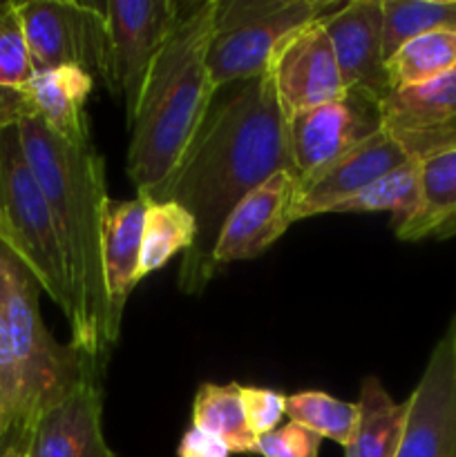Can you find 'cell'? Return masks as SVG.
<instances>
[{
  "mask_svg": "<svg viewBox=\"0 0 456 457\" xmlns=\"http://www.w3.org/2000/svg\"><path fill=\"white\" fill-rule=\"evenodd\" d=\"M407 161H410L407 152L384 129H380L376 137L367 138L356 150L335 161L326 172L300 187L295 221L317 214H331L344 201L353 199L358 192Z\"/></svg>",
  "mask_w": 456,
  "mask_h": 457,
  "instance_id": "cell-16",
  "label": "cell"
},
{
  "mask_svg": "<svg viewBox=\"0 0 456 457\" xmlns=\"http://www.w3.org/2000/svg\"><path fill=\"white\" fill-rule=\"evenodd\" d=\"M300 201V177L282 170L250 190L219 232L213 262L222 268L232 262H246L266 253L295 223Z\"/></svg>",
  "mask_w": 456,
  "mask_h": 457,
  "instance_id": "cell-12",
  "label": "cell"
},
{
  "mask_svg": "<svg viewBox=\"0 0 456 457\" xmlns=\"http://www.w3.org/2000/svg\"><path fill=\"white\" fill-rule=\"evenodd\" d=\"M420 201V161L410 159L396 170L380 177L353 199L344 201L331 214L389 212L392 230H401L416 214Z\"/></svg>",
  "mask_w": 456,
  "mask_h": 457,
  "instance_id": "cell-23",
  "label": "cell"
},
{
  "mask_svg": "<svg viewBox=\"0 0 456 457\" xmlns=\"http://www.w3.org/2000/svg\"><path fill=\"white\" fill-rule=\"evenodd\" d=\"M106 12L110 29V92L123 98L130 128L148 74L182 16V4L174 0H107Z\"/></svg>",
  "mask_w": 456,
  "mask_h": 457,
  "instance_id": "cell-8",
  "label": "cell"
},
{
  "mask_svg": "<svg viewBox=\"0 0 456 457\" xmlns=\"http://www.w3.org/2000/svg\"><path fill=\"white\" fill-rule=\"evenodd\" d=\"M190 420V427L219 437L231 453L246 455L258 451L259 437L250 431L246 420L240 384H201L195 393Z\"/></svg>",
  "mask_w": 456,
  "mask_h": 457,
  "instance_id": "cell-21",
  "label": "cell"
},
{
  "mask_svg": "<svg viewBox=\"0 0 456 457\" xmlns=\"http://www.w3.org/2000/svg\"><path fill=\"white\" fill-rule=\"evenodd\" d=\"M396 457H456V311L405 402Z\"/></svg>",
  "mask_w": 456,
  "mask_h": 457,
  "instance_id": "cell-10",
  "label": "cell"
},
{
  "mask_svg": "<svg viewBox=\"0 0 456 457\" xmlns=\"http://www.w3.org/2000/svg\"><path fill=\"white\" fill-rule=\"evenodd\" d=\"M383 129L407 152L423 161L456 147V70L429 83L392 89L380 101Z\"/></svg>",
  "mask_w": 456,
  "mask_h": 457,
  "instance_id": "cell-11",
  "label": "cell"
},
{
  "mask_svg": "<svg viewBox=\"0 0 456 457\" xmlns=\"http://www.w3.org/2000/svg\"><path fill=\"white\" fill-rule=\"evenodd\" d=\"M148 196L137 195L128 201L110 199L106 214V235H103V270L106 290L114 324L121 328L125 303L139 284V257H141L143 221H146Z\"/></svg>",
  "mask_w": 456,
  "mask_h": 457,
  "instance_id": "cell-17",
  "label": "cell"
},
{
  "mask_svg": "<svg viewBox=\"0 0 456 457\" xmlns=\"http://www.w3.org/2000/svg\"><path fill=\"white\" fill-rule=\"evenodd\" d=\"M215 12L217 0L182 4V16L143 85L125 170L137 195L150 201H159L215 94L208 70Z\"/></svg>",
  "mask_w": 456,
  "mask_h": 457,
  "instance_id": "cell-3",
  "label": "cell"
},
{
  "mask_svg": "<svg viewBox=\"0 0 456 457\" xmlns=\"http://www.w3.org/2000/svg\"><path fill=\"white\" fill-rule=\"evenodd\" d=\"M286 418L316 436L349 446L358 427V402H342L325 391H298L286 395Z\"/></svg>",
  "mask_w": 456,
  "mask_h": 457,
  "instance_id": "cell-26",
  "label": "cell"
},
{
  "mask_svg": "<svg viewBox=\"0 0 456 457\" xmlns=\"http://www.w3.org/2000/svg\"><path fill=\"white\" fill-rule=\"evenodd\" d=\"M383 129L380 103L347 92L340 101L289 116V152L300 187Z\"/></svg>",
  "mask_w": 456,
  "mask_h": 457,
  "instance_id": "cell-9",
  "label": "cell"
},
{
  "mask_svg": "<svg viewBox=\"0 0 456 457\" xmlns=\"http://www.w3.org/2000/svg\"><path fill=\"white\" fill-rule=\"evenodd\" d=\"M456 232V147L420 161V201L414 217L393 235L420 241Z\"/></svg>",
  "mask_w": 456,
  "mask_h": 457,
  "instance_id": "cell-19",
  "label": "cell"
},
{
  "mask_svg": "<svg viewBox=\"0 0 456 457\" xmlns=\"http://www.w3.org/2000/svg\"><path fill=\"white\" fill-rule=\"evenodd\" d=\"M232 453L219 437L190 427L179 442L177 457H231Z\"/></svg>",
  "mask_w": 456,
  "mask_h": 457,
  "instance_id": "cell-30",
  "label": "cell"
},
{
  "mask_svg": "<svg viewBox=\"0 0 456 457\" xmlns=\"http://www.w3.org/2000/svg\"><path fill=\"white\" fill-rule=\"evenodd\" d=\"M384 58L418 36L432 31L456 34V0H380Z\"/></svg>",
  "mask_w": 456,
  "mask_h": 457,
  "instance_id": "cell-24",
  "label": "cell"
},
{
  "mask_svg": "<svg viewBox=\"0 0 456 457\" xmlns=\"http://www.w3.org/2000/svg\"><path fill=\"white\" fill-rule=\"evenodd\" d=\"M0 239L67 315L70 290L61 241L43 190L27 163L18 123L0 125Z\"/></svg>",
  "mask_w": 456,
  "mask_h": 457,
  "instance_id": "cell-5",
  "label": "cell"
},
{
  "mask_svg": "<svg viewBox=\"0 0 456 457\" xmlns=\"http://www.w3.org/2000/svg\"><path fill=\"white\" fill-rule=\"evenodd\" d=\"M282 170H293L289 119L271 67L262 76L222 85L159 201H174L197 223L195 245L183 254L179 290L199 295L213 279L215 245L224 223L250 190Z\"/></svg>",
  "mask_w": 456,
  "mask_h": 457,
  "instance_id": "cell-1",
  "label": "cell"
},
{
  "mask_svg": "<svg viewBox=\"0 0 456 457\" xmlns=\"http://www.w3.org/2000/svg\"><path fill=\"white\" fill-rule=\"evenodd\" d=\"M34 76L16 3H0V87H22Z\"/></svg>",
  "mask_w": 456,
  "mask_h": 457,
  "instance_id": "cell-27",
  "label": "cell"
},
{
  "mask_svg": "<svg viewBox=\"0 0 456 457\" xmlns=\"http://www.w3.org/2000/svg\"><path fill=\"white\" fill-rule=\"evenodd\" d=\"M197 223L186 208L174 201H152L143 221L141 257L137 279L161 270L174 254H186L195 245Z\"/></svg>",
  "mask_w": 456,
  "mask_h": 457,
  "instance_id": "cell-22",
  "label": "cell"
},
{
  "mask_svg": "<svg viewBox=\"0 0 456 457\" xmlns=\"http://www.w3.org/2000/svg\"><path fill=\"white\" fill-rule=\"evenodd\" d=\"M335 7L326 0H217L208 45L215 89L262 76L291 34Z\"/></svg>",
  "mask_w": 456,
  "mask_h": 457,
  "instance_id": "cell-6",
  "label": "cell"
},
{
  "mask_svg": "<svg viewBox=\"0 0 456 457\" xmlns=\"http://www.w3.org/2000/svg\"><path fill=\"white\" fill-rule=\"evenodd\" d=\"M405 402L398 404L376 375L360 384L358 427L353 440L344 446V457H396L405 431Z\"/></svg>",
  "mask_w": 456,
  "mask_h": 457,
  "instance_id": "cell-20",
  "label": "cell"
},
{
  "mask_svg": "<svg viewBox=\"0 0 456 457\" xmlns=\"http://www.w3.org/2000/svg\"><path fill=\"white\" fill-rule=\"evenodd\" d=\"M16 7L34 71L79 67L112 87L106 3L22 0Z\"/></svg>",
  "mask_w": 456,
  "mask_h": 457,
  "instance_id": "cell-7",
  "label": "cell"
},
{
  "mask_svg": "<svg viewBox=\"0 0 456 457\" xmlns=\"http://www.w3.org/2000/svg\"><path fill=\"white\" fill-rule=\"evenodd\" d=\"M0 457H25V451H22L21 446H9Z\"/></svg>",
  "mask_w": 456,
  "mask_h": 457,
  "instance_id": "cell-31",
  "label": "cell"
},
{
  "mask_svg": "<svg viewBox=\"0 0 456 457\" xmlns=\"http://www.w3.org/2000/svg\"><path fill=\"white\" fill-rule=\"evenodd\" d=\"M0 288L12 333L13 355L21 375V428L18 446L22 449L31 424L54 402L83 382L89 373L101 370L72 344L63 346L45 326L40 315V284L30 268L0 239Z\"/></svg>",
  "mask_w": 456,
  "mask_h": 457,
  "instance_id": "cell-4",
  "label": "cell"
},
{
  "mask_svg": "<svg viewBox=\"0 0 456 457\" xmlns=\"http://www.w3.org/2000/svg\"><path fill=\"white\" fill-rule=\"evenodd\" d=\"M456 70V34L432 31L402 45L387 58V74L392 89L414 87L429 83Z\"/></svg>",
  "mask_w": 456,
  "mask_h": 457,
  "instance_id": "cell-25",
  "label": "cell"
},
{
  "mask_svg": "<svg viewBox=\"0 0 456 457\" xmlns=\"http://www.w3.org/2000/svg\"><path fill=\"white\" fill-rule=\"evenodd\" d=\"M27 163L43 190L67 270L72 346L92 360L110 355L121 328L114 324L103 270L107 196L106 161L92 138L70 143L38 116L18 120Z\"/></svg>",
  "mask_w": 456,
  "mask_h": 457,
  "instance_id": "cell-2",
  "label": "cell"
},
{
  "mask_svg": "<svg viewBox=\"0 0 456 457\" xmlns=\"http://www.w3.org/2000/svg\"><path fill=\"white\" fill-rule=\"evenodd\" d=\"M347 92L380 103L389 92L380 0H351L322 16Z\"/></svg>",
  "mask_w": 456,
  "mask_h": 457,
  "instance_id": "cell-14",
  "label": "cell"
},
{
  "mask_svg": "<svg viewBox=\"0 0 456 457\" xmlns=\"http://www.w3.org/2000/svg\"><path fill=\"white\" fill-rule=\"evenodd\" d=\"M94 370L31 424L25 457H119L103 436V393Z\"/></svg>",
  "mask_w": 456,
  "mask_h": 457,
  "instance_id": "cell-15",
  "label": "cell"
},
{
  "mask_svg": "<svg viewBox=\"0 0 456 457\" xmlns=\"http://www.w3.org/2000/svg\"><path fill=\"white\" fill-rule=\"evenodd\" d=\"M241 404L250 431L258 437L268 436L282 427L286 415V395L262 386H241Z\"/></svg>",
  "mask_w": 456,
  "mask_h": 457,
  "instance_id": "cell-28",
  "label": "cell"
},
{
  "mask_svg": "<svg viewBox=\"0 0 456 457\" xmlns=\"http://www.w3.org/2000/svg\"><path fill=\"white\" fill-rule=\"evenodd\" d=\"M322 437L295 422L282 424L277 431L258 440L255 455L262 457H317Z\"/></svg>",
  "mask_w": 456,
  "mask_h": 457,
  "instance_id": "cell-29",
  "label": "cell"
},
{
  "mask_svg": "<svg viewBox=\"0 0 456 457\" xmlns=\"http://www.w3.org/2000/svg\"><path fill=\"white\" fill-rule=\"evenodd\" d=\"M94 79L79 67L34 71L30 83L21 87L30 116H38L54 134L70 143L89 138L88 98Z\"/></svg>",
  "mask_w": 456,
  "mask_h": 457,
  "instance_id": "cell-18",
  "label": "cell"
},
{
  "mask_svg": "<svg viewBox=\"0 0 456 457\" xmlns=\"http://www.w3.org/2000/svg\"><path fill=\"white\" fill-rule=\"evenodd\" d=\"M0 455H3V453H0Z\"/></svg>",
  "mask_w": 456,
  "mask_h": 457,
  "instance_id": "cell-32",
  "label": "cell"
},
{
  "mask_svg": "<svg viewBox=\"0 0 456 457\" xmlns=\"http://www.w3.org/2000/svg\"><path fill=\"white\" fill-rule=\"evenodd\" d=\"M268 67L286 119L347 96L322 18L291 34Z\"/></svg>",
  "mask_w": 456,
  "mask_h": 457,
  "instance_id": "cell-13",
  "label": "cell"
}]
</instances>
